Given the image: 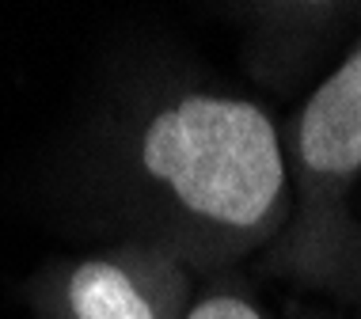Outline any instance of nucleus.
<instances>
[{
    "label": "nucleus",
    "instance_id": "nucleus-1",
    "mask_svg": "<svg viewBox=\"0 0 361 319\" xmlns=\"http://www.w3.org/2000/svg\"><path fill=\"white\" fill-rule=\"evenodd\" d=\"M137 239L175 251L194 274L270 251L289 228L286 137L270 111L213 84H168L122 137Z\"/></svg>",
    "mask_w": 361,
    "mask_h": 319
},
{
    "label": "nucleus",
    "instance_id": "nucleus-2",
    "mask_svg": "<svg viewBox=\"0 0 361 319\" xmlns=\"http://www.w3.org/2000/svg\"><path fill=\"white\" fill-rule=\"evenodd\" d=\"M281 137L293 217L267 263L297 285L361 308V220L350 213V194L361 182V35Z\"/></svg>",
    "mask_w": 361,
    "mask_h": 319
},
{
    "label": "nucleus",
    "instance_id": "nucleus-3",
    "mask_svg": "<svg viewBox=\"0 0 361 319\" xmlns=\"http://www.w3.org/2000/svg\"><path fill=\"white\" fill-rule=\"evenodd\" d=\"M194 296V270L149 239L50 263L31 282L42 319H187Z\"/></svg>",
    "mask_w": 361,
    "mask_h": 319
},
{
    "label": "nucleus",
    "instance_id": "nucleus-4",
    "mask_svg": "<svg viewBox=\"0 0 361 319\" xmlns=\"http://www.w3.org/2000/svg\"><path fill=\"white\" fill-rule=\"evenodd\" d=\"M251 19V46L267 54V69H305L316 54L327 50V38L338 35V27L350 19L354 8L343 4H267L243 8ZM267 73V76H270Z\"/></svg>",
    "mask_w": 361,
    "mask_h": 319
},
{
    "label": "nucleus",
    "instance_id": "nucleus-5",
    "mask_svg": "<svg viewBox=\"0 0 361 319\" xmlns=\"http://www.w3.org/2000/svg\"><path fill=\"white\" fill-rule=\"evenodd\" d=\"M187 319H267V315L251 301L247 289H240L232 282H213L209 289H202L194 296Z\"/></svg>",
    "mask_w": 361,
    "mask_h": 319
}]
</instances>
